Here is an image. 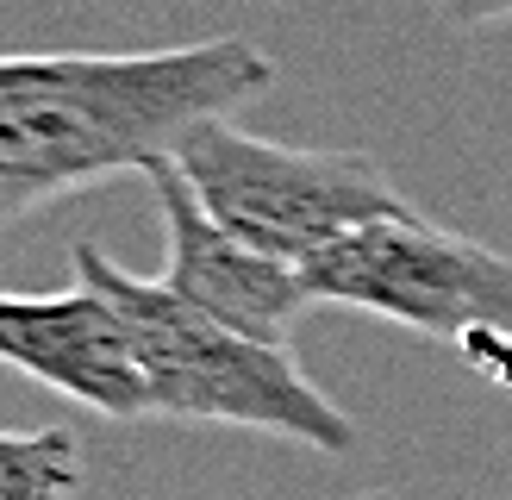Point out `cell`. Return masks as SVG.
<instances>
[{
    "mask_svg": "<svg viewBox=\"0 0 512 500\" xmlns=\"http://www.w3.org/2000/svg\"><path fill=\"white\" fill-rule=\"evenodd\" d=\"M275 75V57L250 38L0 50V225L113 175H144L188 125L232 119Z\"/></svg>",
    "mask_w": 512,
    "mask_h": 500,
    "instance_id": "1",
    "label": "cell"
},
{
    "mask_svg": "<svg viewBox=\"0 0 512 500\" xmlns=\"http://www.w3.org/2000/svg\"><path fill=\"white\" fill-rule=\"evenodd\" d=\"M75 275L113 300V313L132 332V357L144 369L150 419H188V425H244L269 432L325 457L356 450V419L331 400L313 375H300L288 344H263L219 325L213 313L188 307L150 275L119 269L94 238L75 244Z\"/></svg>",
    "mask_w": 512,
    "mask_h": 500,
    "instance_id": "2",
    "label": "cell"
},
{
    "mask_svg": "<svg viewBox=\"0 0 512 500\" xmlns=\"http://www.w3.org/2000/svg\"><path fill=\"white\" fill-rule=\"evenodd\" d=\"M300 269L319 307H350V313L394 319L406 332H425L463 350L500 388H512V257L506 250L444 232L425 213H400L325 244Z\"/></svg>",
    "mask_w": 512,
    "mask_h": 500,
    "instance_id": "3",
    "label": "cell"
},
{
    "mask_svg": "<svg viewBox=\"0 0 512 500\" xmlns=\"http://www.w3.org/2000/svg\"><path fill=\"white\" fill-rule=\"evenodd\" d=\"M169 163L232 238L281 263H313L325 244L375 219L419 213L394 175L363 150H300L244 132L238 119H200L175 138Z\"/></svg>",
    "mask_w": 512,
    "mask_h": 500,
    "instance_id": "4",
    "label": "cell"
},
{
    "mask_svg": "<svg viewBox=\"0 0 512 500\" xmlns=\"http://www.w3.org/2000/svg\"><path fill=\"white\" fill-rule=\"evenodd\" d=\"M144 182L157 194L163 232H169V263H163L157 282L169 294H182L188 307L213 313L219 325H238V332L263 338V344H288L294 325L319 307L313 288H306V269L232 238L207 207H200V194L182 182V169L169 157L150 163Z\"/></svg>",
    "mask_w": 512,
    "mask_h": 500,
    "instance_id": "5",
    "label": "cell"
},
{
    "mask_svg": "<svg viewBox=\"0 0 512 500\" xmlns=\"http://www.w3.org/2000/svg\"><path fill=\"white\" fill-rule=\"evenodd\" d=\"M0 363L100 419H150L144 369L113 300L75 275V288H0Z\"/></svg>",
    "mask_w": 512,
    "mask_h": 500,
    "instance_id": "6",
    "label": "cell"
},
{
    "mask_svg": "<svg viewBox=\"0 0 512 500\" xmlns=\"http://www.w3.org/2000/svg\"><path fill=\"white\" fill-rule=\"evenodd\" d=\"M82 475V438L69 425H0V500H75Z\"/></svg>",
    "mask_w": 512,
    "mask_h": 500,
    "instance_id": "7",
    "label": "cell"
},
{
    "mask_svg": "<svg viewBox=\"0 0 512 500\" xmlns=\"http://www.w3.org/2000/svg\"><path fill=\"white\" fill-rule=\"evenodd\" d=\"M444 25L456 32H481V25H506L512 19V0H431Z\"/></svg>",
    "mask_w": 512,
    "mask_h": 500,
    "instance_id": "8",
    "label": "cell"
}]
</instances>
